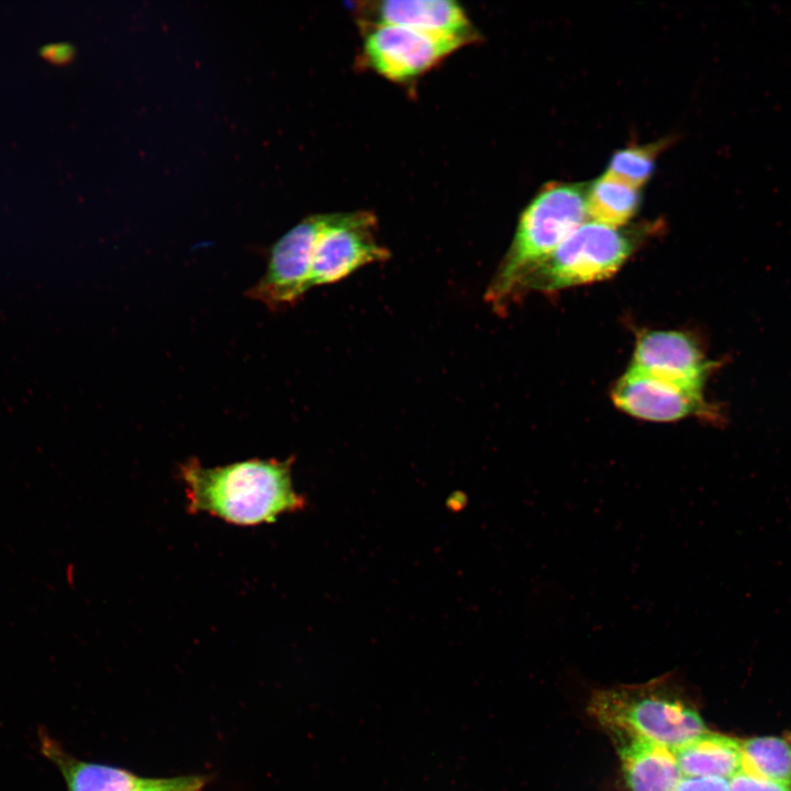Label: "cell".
<instances>
[{
  "label": "cell",
  "instance_id": "obj_7",
  "mask_svg": "<svg viewBox=\"0 0 791 791\" xmlns=\"http://www.w3.org/2000/svg\"><path fill=\"white\" fill-rule=\"evenodd\" d=\"M325 214L310 215L288 230L271 247L263 277L247 297L268 308L297 303L311 288L313 250Z\"/></svg>",
  "mask_w": 791,
  "mask_h": 791
},
{
  "label": "cell",
  "instance_id": "obj_14",
  "mask_svg": "<svg viewBox=\"0 0 791 791\" xmlns=\"http://www.w3.org/2000/svg\"><path fill=\"white\" fill-rule=\"evenodd\" d=\"M639 188L603 175L588 186L587 212L591 221L623 226L640 205Z\"/></svg>",
  "mask_w": 791,
  "mask_h": 791
},
{
  "label": "cell",
  "instance_id": "obj_10",
  "mask_svg": "<svg viewBox=\"0 0 791 791\" xmlns=\"http://www.w3.org/2000/svg\"><path fill=\"white\" fill-rule=\"evenodd\" d=\"M365 24L388 23L474 44L480 34L466 11L453 0H385L367 3Z\"/></svg>",
  "mask_w": 791,
  "mask_h": 791
},
{
  "label": "cell",
  "instance_id": "obj_17",
  "mask_svg": "<svg viewBox=\"0 0 791 791\" xmlns=\"http://www.w3.org/2000/svg\"><path fill=\"white\" fill-rule=\"evenodd\" d=\"M209 778L202 775L142 778L129 791H202Z\"/></svg>",
  "mask_w": 791,
  "mask_h": 791
},
{
  "label": "cell",
  "instance_id": "obj_8",
  "mask_svg": "<svg viewBox=\"0 0 791 791\" xmlns=\"http://www.w3.org/2000/svg\"><path fill=\"white\" fill-rule=\"evenodd\" d=\"M611 398L621 411L650 422L711 414L703 390L668 382L633 367L615 381Z\"/></svg>",
  "mask_w": 791,
  "mask_h": 791
},
{
  "label": "cell",
  "instance_id": "obj_4",
  "mask_svg": "<svg viewBox=\"0 0 791 791\" xmlns=\"http://www.w3.org/2000/svg\"><path fill=\"white\" fill-rule=\"evenodd\" d=\"M590 714L622 738H643L671 749L705 733L699 713L658 686L595 692Z\"/></svg>",
  "mask_w": 791,
  "mask_h": 791
},
{
  "label": "cell",
  "instance_id": "obj_19",
  "mask_svg": "<svg viewBox=\"0 0 791 791\" xmlns=\"http://www.w3.org/2000/svg\"><path fill=\"white\" fill-rule=\"evenodd\" d=\"M675 791H731L727 779L718 777H684Z\"/></svg>",
  "mask_w": 791,
  "mask_h": 791
},
{
  "label": "cell",
  "instance_id": "obj_6",
  "mask_svg": "<svg viewBox=\"0 0 791 791\" xmlns=\"http://www.w3.org/2000/svg\"><path fill=\"white\" fill-rule=\"evenodd\" d=\"M377 218L369 211L326 213L315 242L311 288L333 285L358 269L391 256L376 237Z\"/></svg>",
  "mask_w": 791,
  "mask_h": 791
},
{
  "label": "cell",
  "instance_id": "obj_1",
  "mask_svg": "<svg viewBox=\"0 0 791 791\" xmlns=\"http://www.w3.org/2000/svg\"><path fill=\"white\" fill-rule=\"evenodd\" d=\"M291 465L292 459L253 458L205 468L190 458L179 468L188 510L241 526L271 523L280 514L298 511L305 504L292 487Z\"/></svg>",
  "mask_w": 791,
  "mask_h": 791
},
{
  "label": "cell",
  "instance_id": "obj_15",
  "mask_svg": "<svg viewBox=\"0 0 791 791\" xmlns=\"http://www.w3.org/2000/svg\"><path fill=\"white\" fill-rule=\"evenodd\" d=\"M742 771L771 781L791 784V745L773 736L740 743Z\"/></svg>",
  "mask_w": 791,
  "mask_h": 791
},
{
  "label": "cell",
  "instance_id": "obj_20",
  "mask_svg": "<svg viewBox=\"0 0 791 791\" xmlns=\"http://www.w3.org/2000/svg\"><path fill=\"white\" fill-rule=\"evenodd\" d=\"M38 54L54 65H65L74 58L75 49L68 43H48L40 47Z\"/></svg>",
  "mask_w": 791,
  "mask_h": 791
},
{
  "label": "cell",
  "instance_id": "obj_3",
  "mask_svg": "<svg viewBox=\"0 0 791 791\" xmlns=\"http://www.w3.org/2000/svg\"><path fill=\"white\" fill-rule=\"evenodd\" d=\"M651 225L611 226L589 221L517 281L511 303L532 292H554L609 278L649 236Z\"/></svg>",
  "mask_w": 791,
  "mask_h": 791
},
{
  "label": "cell",
  "instance_id": "obj_11",
  "mask_svg": "<svg viewBox=\"0 0 791 791\" xmlns=\"http://www.w3.org/2000/svg\"><path fill=\"white\" fill-rule=\"evenodd\" d=\"M619 754L631 791H675L682 778L673 750L665 745L623 738Z\"/></svg>",
  "mask_w": 791,
  "mask_h": 791
},
{
  "label": "cell",
  "instance_id": "obj_16",
  "mask_svg": "<svg viewBox=\"0 0 791 791\" xmlns=\"http://www.w3.org/2000/svg\"><path fill=\"white\" fill-rule=\"evenodd\" d=\"M668 143L669 140L665 138L616 151L609 161L605 175L640 188L653 175L656 160Z\"/></svg>",
  "mask_w": 791,
  "mask_h": 791
},
{
  "label": "cell",
  "instance_id": "obj_12",
  "mask_svg": "<svg viewBox=\"0 0 791 791\" xmlns=\"http://www.w3.org/2000/svg\"><path fill=\"white\" fill-rule=\"evenodd\" d=\"M38 742L42 755L57 767L68 791H129L140 779L119 767L76 758L44 729L38 732Z\"/></svg>",
  "mask_w": 791,
  "mask_h": 791
},
{
  "label": "cell",
  "instance_id": "obj_9",
  "mask_svg": "<svg viewBox=\"0 0 791 791\" xmlns=\"http://www.w3.org/2000/svg\"><path fill=\"white\" fill-rule=\"evenodd\" d=\"M631 367L668 382L703 390L712 363L690 335L660 330L638 335Z\"/></svg>",
  "mask_w": 791,
  "mask_h": 791
},
{
  "label": "cell",
  "instance_id": "obj_18",
  "mask_svg": "<svg viewBox=\"0 0 791 791\" xmlns=\"http://www.w3.org/2000/svg\"><path fill=\"white\" fill-rule=\"evenodd\" d=\"M728 782L731 791H791V784L761 779L744 771L736 773Z\"/></svg>",
  "mask_w": 791,
  "mask_h": 791
},
{
  "label": "cell",
  "instance_id": "obj_2",
  "mask_svg": "<svg viewBox=\"0 0 791 791\" xmlns=\"http://www.w3.org/2000/svg\"><path fill=\"white\" fill-rule=\"evenodd\" d=\"M587 190L583 183L550 182L530 201L484 294L494 310L505 309L522 276L586 222Z\"/></svg>",
  "mask_w": 791,
  "mask_h": 791
},
{
  "label": "cell",
  "instance_id": "obj_13",
  "mask_svg": "<svg viewBox=\"0 0 791 791\" xmlns=\"http://www.w3.org/2000/svg\"><path fill=\"white\" fill-rule=\"evenodd\" d=\"M672 750L686 777L729 780L742 771L740 742L729 736L705 732Z\"/></svg>",
  "mask_w": 791,
  "mask_h": 791
},
{
  "label": "cell",
  "instance_id": "obj_5",
  "mask_svg": "<svg viewBox=\"0 0 791 791\" xmlns=\"http://www.w3.org/2000/svg\"><path fill=\"white\" fill-rule=\"evenodd\" d=\"M360 62L393 82L412 81L470 44L388 23L365 24Z\"/></svg>",
  "mask_w": 791,
  "mask_h": 791
}]
</instances>
